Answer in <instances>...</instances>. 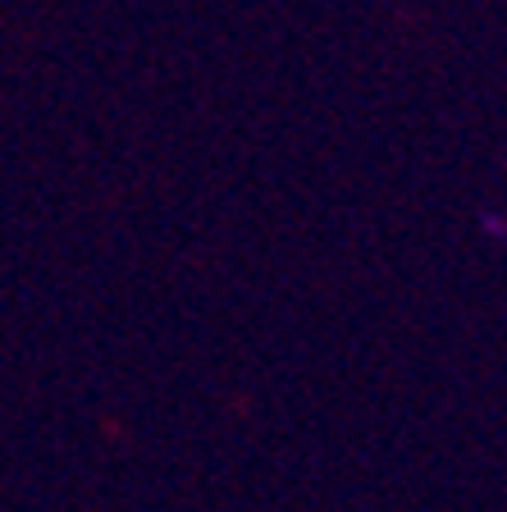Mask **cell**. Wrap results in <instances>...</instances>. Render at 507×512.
Masks as SVG:
<instances>
[{"label":"cell","mask_w":507,"mask_h":512,"mask_svg":"<svg viewBox=\"0 0 507 512\" xmlns=\"http://www.w3.org/2000/svg\"><path fill=\"white\" fill-rule=\"evenodd\" d=\"M480 229H485L489 238H507V215L503 211H485L480 215Z\"/></svg>","instance_id":"6da1fadb"}]
</instances>
